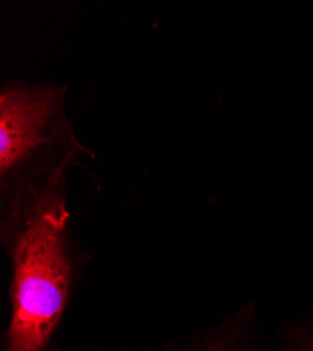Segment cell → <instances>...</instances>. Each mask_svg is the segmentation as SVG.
<instances>
[{"instance_id":"2","label":"cell","mask_w":313,"mask_h":351,"mask_svg":"<svg viewBox=\"0 0 313 351\" xmlns=\"http://www.w3.org/2000/svg\"><path fill=\"white\" fill-rule=\"evenodd\" d=\"M60 95L52 86H6L0 95V171L9 174L48 138Z\"/></svg>"},{"instance_id":"3","label":"cell","mask_w":313,"mask_h":351,"mask_svg":"<svg viewBox=\"0 0 313 351\" xmlns=\"http://www.w3.org/2000/svg\"><path fill=\"white\" fill-rule=\"evenodd\" d=\"M179 351H277V348L274 339L263 332L254 305L247 304L219 325L194 336Z\"/></svg>"},{"instance_id":"4","label":"cell","mask_w":313,"mask_h":351,"mask_svg":"<svg viewBox=\"0 0 313 351\" xmlns=\"http://www.w3.org/2000/svg\"><path fill=\"white\" fill-rule=\"evenodd\" d=\"M277 351H313V309L277 329Z\"/></svg>"},{"instance_id":"1","label":"cell","mask_w":313,"mask_h":351,"mask_svg":"<svg viewBox=\"0 0 313 351\" xmlns=\"http://www.w3.org/2000/svg\"><path fill=\"white\" fill-rule=\"evenodd\" d=\"M68 218L62 184L53 180L10 213L13 311L5 351L48 350L72 282Z\"/></svg>"}]
</instances>
